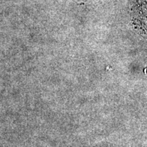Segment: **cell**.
<instances>
[{
	"label": "cell",
	"instance_id": "obj_1",
	"mask_svg": "<svg viewBox=\"0 0 147 147\" xmlns=\"http://www.w3.org/2000/svg\"><path fill=\"white\" fill-rule=\"evenodd\" d=\"M146 22H147V21H146Z\"/></svg>",
	"mask_w": 147,
	"mask_h": 147
}]
</instances>
